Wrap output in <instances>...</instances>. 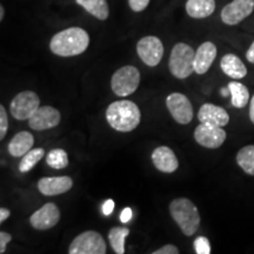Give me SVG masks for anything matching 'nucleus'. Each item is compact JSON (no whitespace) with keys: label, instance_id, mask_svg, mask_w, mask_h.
Segmentation results:
<instances>
[{"label":"nucleus","instance_id":"nucleus-38","mask_svg":"<svg viewBox=\"0 0 254 254\" xmlns=\"http://www.w3.org/2000/svg\"><path fill=\"white\" fill-rule=\"evenodd\" d=\"M4 14H5V9H4V6H0V21H2V19H4Z\"/></svg>","mask_w":254,"mask_h":254},{"label":"nucleus","instance_id":"nucleus-36","mask_svg":"<svg viewBox=\"0 0 254 254\" xmlns=\"http://www.w3.org/2000/svg\"><path fill=\"white\" fill-rule=\"evenodd\" d=\"M250 118L251 122L254 124V95L251 99V104H250Z\"/></svg>","mask_w":254,"mask_h":254},{"label":"nucleus","instance_id":"nucleus-4","mask_svg":"<svg viewBox=\"0 0 254 254\" xmlns=\"http://www.w3.org/2000/svg\"><path fill=\"white\" fill-rule=\"evenodd\" d=\"M195 52L192 47L185 43H178L174 45L168 60V68L173 77L177 79H186L194 72Z\"/></svg>","mask_w":254,"mask_h":254},{"label":"nucleus","instance_id":"nucleus-16","mask_svg":"<svg viewBox=\"0 0 254 254\" xmlns=\"http://www.w3.org/2000/svg\"><path fill=\"white\" fill-rule=\"evenodd\" d=\"M217 46L211 41H205L195 51L194 72L198 74H205L217 58Z\"/></svg>","mask_w":254,"mask_h":254},{"label":"nucleus","instance_id":"nucleus-11","mask_svg":"<svg viewBox=\"0 0 254 254\" xmlns=\"http://www.w3.org/2000/svg\"><path fill=\"white\" fill-rule=\"evenodd\" d=\"M194 139L206 148H218L226 140V132L222 127L200 123L194 131Z\"/></svg>","mask_w":254,"mask_h":254},{"label":"nucleus","instance_id":"nucleus-14","mask_svg":"<svg viewBox=\"0 0 254 254\" xmlns=\"http://www.w3.org/2000/svg\"><path fill=\"white\" fill-rule=\"evenodd\" d=\"M73 187V180L69 177H45L38 182V190L41 194L53 196L64 194Z\"/></svg>","mask_w":254,"mask_h":254},{"label":"nucleus","instance_id":"nucleus-22","mask_svg":"<svg viewBox=\"0 0 254 254\" xmlns=\"http://www.w3.org/2000/svg\"><path fill=\"white\" fill-rule=\"evenodd\" d=\"M228 88L231 91L232 105L236 109H244L250 101V92L247 87L239 81H231Z\"/></svg>","mask_w":254,"mask_h":254},{"label":"nucleus","instance_id":"nucleus-30","mask_svg":"<svg viewBox=\"0 0 254 254\" xmlns=\"http://www.w3.org/2000/svg\"><path fill=\"white\" fill-rule=\"evenodd\" d=\"M12 240V236L7 232H4L1 231L0 232V253H5L6 251V246H7V244L9 241Z\"/></svg>","mask_w":254,"mask_h":254},{"label":"nucleus","instance_id":"nucleus-13","mask_svg":"<svg viewBox=\"0 0 254 254\" xmlns=\"http://www.w3.org/2000/svg\"><path fill=\"white\" fill-rule=\"evenodd\" d=\"M60 220V211L58 206L53 202L44 205L31 215L30 222L34 230L46 231L55 227Z\"/></svg>","mask_w":254,"mask_h":254},{"label":"nucleus","instance_id":"nucleus-1","mask_svg":"<svg viewBox=\"0 0 254 254\" xmlns=\"http://www.w3.org/2000/svg\"><path fill=\"white\" fill-rule=\"evenodd\" d=\"M90 45V36L80 27H69L53 36L50 43L52 53L59 57H74L84 53Z\"/></svg>","mask_w":254,"mask_h":254},{"label":"nucleus","instance_id":"nucleus-28","mask_svg":"<svg viewBox=\"0 0 254 254\" xmlns=\"http://www.w3.org/2000/svg\"><path fill=\"white\" fill-rule=\"evenodd\" d=\"M8 128V118L7 113H6L5 107L0 105V140L5 138L6 133H7Z\"/></svg>","mask_w":254,"mask_h":254},{"label":"nucleus","instance_id":"nucleus-25","mask_svg":"<svg viewBox=\"0 0 254 254\" xmlns=\"http://www.w3.org/2000/svg\"><path fill=\"white\" fill-rule=\"evenodd\" d=\"M44 155H45V151L41 147H37L28 151L27 153L24 155L23 159H21L20 165H19V171H20L21 173L30 172L32 168L36 166L41 159H43Z\"/></svg>","mask_w":254,"mask_h":254},{"label":"nucleus","instance_id":"nucleus-34","mask_svg":"<svg viewBox=\"0 0 254 254\" xmlns=\"http://www.w3.org/2000/svg\"><path fill=\"white\" fill-rule=\"evenodd\" d=\"M9 214H11L9 209L4 208V207L0 208V224H2V222H4L6 219L9 217Z\"/></svg>","mask_w":254,"mask_h":254},{"label":"nucleus","instance_id":"nucleus-8","mask_svg":"<svg viewBox=\"0 0 254 254\" xmlns=\"http://www.w3.org/2000/svg\"><path fill=\"white\" fill-rule=\"evenodd\" d=\"M136 53L142 63L150 67L159 65L164 56V45L159 38L147 36L141 38L136 44Z\"/></svg>","mask_w":254,"mask_h":254},{"label":"nucleus","instance_id":"nucleus-23","mask_svg":"<svg viewBox=\"0 0 254 254\" xmlns=\"http://www.w3.org/2000/svg\"><path fill=\"white\" fill-rule=\"evenodd\" d=\"M129 234V230L125 227H112L109 232V241L117 254L125 253V239Z\"/></svg>","mask_w":254,"mask_h":254},{"label":"nucleus","instance_id":"nucleus-15","mask_svg":"<svg viewBox=\"0 0 254 254\" xmlns=\"http://www.w3.org/2000/svg\"><path fill=\"white\" fill-rule=\"evenodd\" d=\"M152 161L158 171L163 173H173L179 167L177 155L167 146H159L152 153Z\"/></svg>","mask_w":254,"mask_h":254},{"label":"nucleus","instance_id":"nucleus-37","mask_svg":"<svg viewBox=\"0 0 254 254\" xmlns=\"http://www.w3.org/2000/svg\"><path fill=\"white\" fill-rule=\"evenodd\" d=\"M220 93L224 95V97H228V95H231V91H230V88H221V91H220Z\"/></svg>","mask_w":254,"mask_h":254},{"label":"nucleus","instance_id":"nucleus-3","mask_svg":"<svg viewBox=\"0 0 254 254\" xmlns=\"http://www.w3.org/2000/svg\"><path fill=\"white\" fill-rule=\"evenodd\" d=\"M170 213L186 237H192L198 231L200 214L194 202L190 199H174L170 205Z\"/></svg>","mask_w":254,"mask_h":254},{"label":"nucleus","instance_id":"nucleus-2","mask_svg":"<svg viewBox=\"0 0 254 254\" xmlns=\"http://www.w3.org/2000/svg\"><path fill=\"white\" fill-rule=\"evenodd\" d=\"M141 113L135 103L131 100L114 101L107 107L106 120L113 129L119 132H131L139 126Z\"/></svg>","mask_w":254,"mask_h":254},{"label":"nucleus","instance_id":"nucleus-6","mask_svg":"<svg viewBox=\"0 0 254 254\" xmlns=\"http://www.w3.org/2000/svg\"><path fill=\"white\" fill-rule=\"evenodd\" d=\"M107 246L104 238L95 231L82 232L69 245V254H105Z\"/></svg>","mask_w":254,"mask_h":254},{"label":"nucleus","instance_id":"nucleus-29","mask_svg":"<svg viewBox=\"0 0 254 254\" xmlns=\"http://www.w3.org/2000/svg\"><path fill=\"white\" fill-rule=\"evenodd\" d=\"M150 4V0H128V5L132 11L141 12Z\"/></svg>","mask_w":254,"mask_h":254},{"label":"nucleus","instance_id":"nucleus-9","mask_svg":"<svg viewBox=\"0 0 254 254\" xmlns=\"http://www.w3.org/2000/svg\"><path fill=\"white\" fill-rule=\"evenodd\" d=\"M166 106L172 118L180 125H187L193 119V106L186 95L183 93H171L166 98Z\"/></svg>","mask_w":254,"mask_h":254},{"label":"nucleus","instance_id":"nucleus-24","mask_svg":"<svg viewBox=\"0 0 254 254\" xmlns=\"http://www.w3.org/2000/svg\"><path fill=\"white\" fill-rule=\"evenodd\" d=\"M237 163L244 172L254 176V145L245 146L238 152Z\"/></svg>","mask_w":254,"mask_h":254},{"label":"nucleus","instance_id":"nucleus-33","mask_svg":"<svg viewBox=\"0 0 254 254\" xmlns=\"http://www.w3.org/2000/svg\"><path fill=\"white\" fill-rule=\"evenodd\" d=\"M132 215H133V213H132L131 208L129 207L124 208L122 214H120V221L124 222V224H125V222H128L132 219Z\"/></svg>","mask_w":254,"mask_h":254},{"label":"nucleus","instance_id":"nucleus-31","mask_svg":"<svg viewBox=\"0 0 254 254\" xmlns=\"http://www.w3.org/2000/svg\"><path fill=\"white\" fill-rule=\"evenodd\" d=\"M179 250L174 245H165L157 251H154L153 254H178Z\"/></svg>","mask_w":254,"mask_h":254},{"label":"nucleus","instance_id":"nucleus-35","mask_svg":"<svg viewBox=\"0 0 254 254\" xmlns=\"http://www.w3.org/2000/svg\"><path fill=\"white\" fill-rule=\"evenodd\" d=\"M246 58H247V60H249L250 63L254 64V41L252 43V45L250 46L249 51H247V52H246Z\"/></svg>","mask_w":254,"mask_h":254},{"label":"nucleus","instance_id":"nucleus-5","mask_svg":"<svg viewBox=\"0 0 254 254\" xmlns=\"http://www.w3.org/2000/svg\"><path fill=\"white\" fill-rule=\"evenodd\" d=\"M140 84V72L134 66H124L114 72L111 79L113 93L118 97H128L134 93Z\"/></svg>","mask_w":254,"mask_h":254},{"label":"nucleus","instance_id":"nucleus-26","mask_svg":"<svg viewBox=\"0 0 254 254\" xmlns=\"http://www.w3.org/2000/svg\"><path fill=\"white\" fill-rule=\"evenodd\" d=\"M46 163L55 170H63L68 165V155L62 148H55L46 155Z\"/></svg>","mask_w":254,"mask_h":254},{"label":"nucleus","instance_id":"nucleus-10","mask_svg":"<svg viewBox=\"0 0 254 254\" xmlns=\"http://www.w3.org/2000/svg\"><path fill=\"white\" fill-rule=\"evenodd\" d=\"M254 11V0H233L222 8V23L233 26L252 14Z\"/></svg>","mask_w":254,"mask_h":254},{"label":"nucleus","instance_id":"nucleus-19","mask_svg":"<svg viewBox=\"0 0 254 254\" xmlns=\"http://www.w3.org/2000/svg\"><path fill=\"white\" fill-rule=\"evenodd\" d=\"M220 67L225 74L232 79H243L246 77L247 68L245 64L241 62L236 55H225L220 60Z\"/></svg>","mask_w":254,"mask_h":254},{"label":"nucleus","instance_id":"nucleus-18","mask_svg":"<svg viewBox=\"0 0 254 254\" xmlns=\"http://www.w3.org/2000/svg\"><path fill=\"white\" fill-rule=\"evenodd\" d=\"M34 145V136L27 131H21L15 134L8 142L7 151L12 157H24Z\"/></svg>","mask_w":254,"mask_h":254},{"label":"nucleus","instance_id":"nucleus-12","mask_svg":"<svg viewBox=\"0 0 254 254\" xmlns=\"http://www.w3.org/2000/svg\"><path fill=\"white\" fill-rule=\"evenodd\" d=\"M62 114L52 106H41L28 119V125L34 131H45L58 126Z\"/></svg>","mask_w":254,"mask_h":254},{"label":"nucleus","instance_id":"nucleus-7","mask_svg":"<svg viewBox=\"0 0 254 254\" xmlns=\"http://www.w3.org/2000/svg\"><path fill=\"white\" fill-rule=\"evenodd\" d=\"M40 107V99L33 91H23L12 99L9 110L14 119L28 120Z\"/></svg>","mask_w":254,"mask_h":254},{"label":"nucleus","instance_id":"nucleus-21","mask_svg":"<svg viewBox=\"0 0 254 254\" xmlns=\"http://www.w3.org/2000/svg\"><path fill=\"white\" fill-rule=\"evenodd\" d=\"M75 1L99 20H106L109 18L110 9L106 0H75Z\"/></svg>","mask_w":254,"mask_h":254},{"label":"nucleus","instance_id":"nucleus-27","mask_svg":"<svg viewBox=\"0 0 254 254\" xmlns=\"http://www.w3.org/2000/svg\"><path fill=\"white\" fill-rule=\"evenodd\" d=\"M194 250L198 254H209L211 253V245L207 238L198 237L194 240Z\"/></svg>","mask_w":254,"mask_h":254},{"label":"nucleus","instance_id":"nucleus-20","mask_svg":"<svg viewBox=\"0 0 254 254\" xmlns=\"http://www.w3.org/2000/svg\"><path fill=\"white\" fill-rule=\"evenodd\" d=\"M215 11V0H187L186 12L194 19L207 18Z\"/></svg>","mask_w":254,"mask_h":254},{"label":"nucleus","instance_id":"nucleus-32","mask_svg":"<svg viewBox=\"0 0 254 254\" xmlns=\"http://www.w3.org/2000/svg\"><path fill=\"white\" fill-rule=\"evenodd\" d=\"M113 209H114V201H113V200L112 199L106 200V201H105L104 205H103L104 214L105 215H110L113 212Z\"/></svg>","mask_w":254,"mask_h":254},{"label":"nucleus","instance_id":"nucleus-17","mask_svg":"<svg viewBox=\"0 0 254 254\" xmlns=\"http://www.w3.org/2000/svg\"><path fill=\"white\" fill-rule=\"evenodd\" d=\"M198 119L202 124L224 127L230 122V116L222 107L215 106L213 104H204L198 112Z\"/></svg>","mask_w":254,"mask_h":254}]
</instances>
